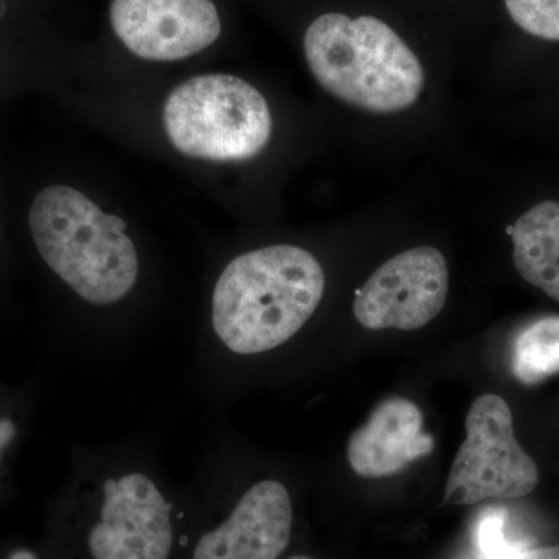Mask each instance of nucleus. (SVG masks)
<instances>
[{
	"label": "nucleus",
	"mask_w": 559,
	"mask_h": 559,
	"mask_svg": "<svg viewBox=\"0 0 559 559\" xmlns=\"http://www.w3.org/2000/svg\"><path fill=\"white\" fill-rule=\"evenodd\" d=\"M323 293L325 274L308 250L282 245L242 253L216 282L213 330L237 355L271 352L299 333Z\"/></svg>",
	"instance_id": "f257e3e1"
},
{
	"label": "nucleus",
	"mask_w": 559,
	"mask_h": 559,
	"mask_svg": "<svg viewBox=\"0 0 559 559\" xmlns=\"http://www.w3.org/2000/svg\"><path fill=\"white\" fill-rule=\"evenodd\" d=\"M304 49L320 86L355 108L400 112L425 87L417 55L377 17L322 14L305 33Z\"/></svg>",
	"instance_id": "f03ea898"
},
{
	"label": "nucleus",
	"mask_w": 559,
	"mask_h": 559,
	"mask_svg": "<svg viewBox=\"0 0 559 559\" xmlns=\"http://www.w3.org/2000/svg\"><path fill=\"white\" fill-rule=\"evenodd\" d=\"M36 249L51 271L92 305H114L134 288L139 275L127 223L106 215L68 186L40 190L31 210Z\"/></svg>",
	"instance_id": "7ed1b4c3"
},
{
	"label": "nucleus",
	"mask_w": 559,
	"mask_h": 559,
	"mask_svg": "<svg viewBox=\"0 0 559 559\" xmlns=\"http://www.w3.org/2000/svg\"><path fill=\"white\" fill-rule=\"evenodd\" d=\"M164 127L179 153L213 162L255 157L270 143V106L252 84L234 75L194 76L171 92Z\"/></svg>",
	"instance_id": "20e7f679"
},
{
	"label": "nucleus",
	"mask_w": 559,
	"mask_h": 559,
	"mask_svg": "<svg viewBox=\"0 0 559 559\" xmlns=\"http://www.w3.org/2000/svg\"><path fill=\"white\" fill-rule=\"evenodd\" d=\"M538 481V466L518 443L507 401L491 393L479 396L466 417V440L451 468L447 502L524 498Z\"/></svg>",
	"instance_id": "39448f33"
},
{
	"label": "nucleus",
	"mask_w": 559,
	"mask_h": 559,
	"mask_svg": "<svg viewBox=\"0 0 559 559\" xmlns=\"http://www.w3.org/2000/svg\"><path fill=\"white\" fill-rule=\"evenodd\" d=\"M450 275L443 253L421 246L393 257L356 294L353 312L364 329L412 331L443 310Z\"/></svg>",
	"instance_id": "423d86ee"
},
{
	"label": "nucleus",
	"mask_w": 559,
	"mask_h": 559,
	"mask_svg": "<svg viewBox=\"0 0 559 559\" xmlns=\"http://www.w3.org/2000/svg\"><path fill=\"white\" fill-rule=\"evenodd\" d=\"M171 506L142 471L103 484L100 518L87 546L94 559H168L173 549Z\"/></svg>",
	"instance_id": "0eeeda50"
},
{
	"label": "nucleus",
	"mask_w": 559,
	"mask_h": 559,
	"mask_svg": "<svg viewBox=\"0 0 559 559\" xmlns=\"http://www.w3.org/2000/svg\"><path fill=\"white\" fill-rule=\"evenodd\" d=\"M110 24L132 53L151 61L189 58L221 33L212 0H112Z\"/></svg>",
	"instance_id": "6e6552de"
},
{
	"label": "nucleus",
	"mask_w": 559,
	"mask_h": 559,
	"mask_svg": "<svg viewBox=\"0 0 559 559\" xmlns=\"http://www.w3.org/2000/svg\"><path fill=\"white\" fill-rule=\"evenodd\" d=\"M293 521L285 485L259 481L241 496L223 524L198 540L193 559H277L288 547Z\"/></svg>",
	"instance_id": "1a4fd4ad"
},
{
	"label": "nucleus",
	"mask_w": 559,
	"mask_h": 559,
	"mask_svg": "<svg viewBox=\"0 0 559 559\" xmlns=\"http://www.w3.org/2000/svg\"><path fill=\"white\" fill-rule=\"evenodd\" d=\"M433 440L423 429V415L409 400L392 399L374 409L348 441L352 469L366 479L393 476L429 454Z\"/></svg>",
	"instance_id": "9d476101"
},
{
	"label": "nucleus",
	"mask_w": 559,
	"mask_h": 559,
	"mask_svg": "<svg viewBox=\"0 0 559 559\" xmlns=\"http://www.w3.org/2000/svg\"><path fill=\"white\" fill-rule=\"evenodd\" d=\"M521 277L559 301V204L540 202L507 227Z\"/></svg>",
	"instance_id": "9b49d317"
},
{
	"label": "nucleus",
	"mask_w": 559,
	"mask_h": 559,
	"mask_svg": "<svg viewBox=\"0 0 559 559\" xmlns=\"http://www.w3.org/2000/svg\"><path fill=\"white\" fill-rule=\"evenodd\" d=\"M511 370L525 385L559 373V316L536 320L522 331L514 341Z\"/></svg>",
	"instance_id": "f8f14e48"
},
{
	"label": "nucleus",
	"mask_w": 559,
	"mask_h": 559,
	"mask_svg": "<svg viewBox=\"0 0 559 559\" xmlns=\"http://www.w3.org/2000/svg\"><path fill=\"white\" fill-rule=\"evenodd\" d=\"M511 20L540 39L559 40V0H506Z\"/></svg>",
	"instance_id": "ddd939ff"
},
{
	"label": "nucleus",
	"mask_w": 559,
	"mask_h": 559,
	"mask_svg": "<svg viewBox=\"0 0 559 559\" xmlns=\"http://www.w3.org/2000/svg\"><path fill=\"white\" fill-rule=\"evenodd\" d=\"M476 543L484 559L506 558L524 549L522 544L509 538L507 513L502 509H488L481 514L476 527Z\"/></svg>",
	"instance_id": "4468645a"
},
{
	"label": "nucleus",
	"mask_w": 559,
	"mask_h": 559,
	"mask_svg": "<svg viewBox=\"0 0 559 559\" xmlns=\"http://www.w3.org/2000/svg\"><path fill=\"white\" fill-rule=\"evenodd\" d=\"M500 559H559V546L544 547V549H520Z\"/></svg>",
	"instance_id": "2eb2a0df"
},
{
	"label": "nucleus",
	"mask_w": 559,
	"mask_h": 559,
	"mask_svg": "<svg viewBox=\"0 0 559 559\" xmlns=\"http://www.w3.org/2000/svg\"><path fill=\"white\" fill-rule=\"evenodd\" d=\"M13 425H11L10 421H0V450H2L11 439H13Z\"/></svg>",
	"instance_id": "dca6fc26"
},
{
	"label": "nucleus",
	"mask_w": 559,
	"mask_h": 559,
	"mask_svg": "<svg viewBox=\"0 0 559 559\" xmlns=\"http://www.w3.org/2000/svg\"><path fill=\"white\" fill-rule=\"evenodd\" d=\"M11 559H35V557L28 554V551H17V554Z\"/></svg>",
	"instance_id": "f3484780"
},
{
	"label": "nucleus",
	"mask_w": 559,
	"mask_h": 559,
	"mask_svg": "<svg viewBox=\"0 0 559 559\" xmlns=\"http://www.w3.org/2000/svg\"><path fill=\"white\" fill-rule=\"evenodd\" d=\"M288 559H312L310 557H304V555H297V557H290Z\"/></svg>",
	"instance_id": "a211bd4d"
}]
</instances>
